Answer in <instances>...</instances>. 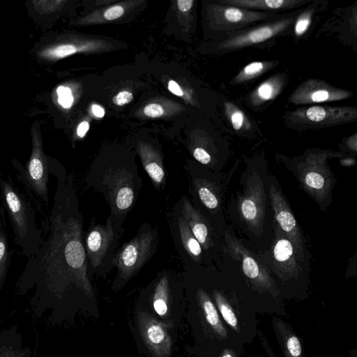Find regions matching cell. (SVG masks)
I'll return each instance as SVG.
<instances>
[{
    "mask_svg": "<svg viewBox=\"0 0 357 357\" xmlns=\"http://www.w3.org/2000/svg\"><path fill=\"white\" fill-rule=\"evenodd\" d=\"M216 20L226 31L239 30L271 17L268 13L221 3L217 8Z\"/></svg>",
    "mask_w": 357,
    "mask_h": 357,
    "instance_id": "ffe728a7",
    "label": "cell"
},
{
    "mask_svg": "<svg viewBox=\"0 0 357 357\" xmlns=\"http://www.w3.org/2000/svg\"><path fill=\"white\" fill-rule=\"evenodd\" d=\"M273 236L268 248L257 255L269 268L284 300L307 297L308 258L273 222Z\"/></svg>",
    "mask_w": 357,
    "mask_h": 357,
    "instance_id": "8992f818",
    "label": "cell"
},
{
    "mask_svg": "<svg viewBox=\"0 0 357 357\" xmlns=\"http://www.w3.org/2000/svg\"><path fill=\"white\" fill-rule=\"evenodd\" d=\"M271 321L275 336L284 356L306 357L303 341L297 335L292 326L278 315H273Z\"/></svg>",
    "mask_w": 357,
    "mask_h": 357,
    "instance_id": "44dd1931",
    "label": "cell"
},
{
    "mask_svg": "<svg viewBox=\"0 0 357 357\" xmlns=\"http://www.w3.org/2000/svg\"><path fill=\"white\" fill-rule=\"evenodd\" d=\"M0 357H36V351L24 344L23 335L17 325L0 332Z\"/></svg>",
    "mask_w": 357,
    "mask_h": 357,
    "instance_id": "603a6c76",
    "label": "cell"
},
{
    "mask_svg": "<svg viewBox=\"0 0 357 357\" xmlns=\"http://www.w3.org/2000/svg\"><path fill=\"white\" fill-rule=\"evenodd\" d=\"M193 2V0H178V8L182 12H187L192 8Z\"/></svg>",
    "mask_w": 357,
    "mask_h": 357,
    "instance_id": "d590c367",
    "label": "cell"
},
{
    "mask_svg": "<svg viewBox=\"0 0 357 357\" xmlns=\"http://www.w3.org/2000/svg\"><path fill=\"white\" fill-rule=\"evenodd\" d=\"M357 108L353 106L313 105L299 107L286 116L291 128L301 129L322 128L354 122Z\"/></svg>",
    "mask_w": 357,
    "mask_h": 357,
    "instance_id": "4fadbf2b",
    "label": "cell"
},
{
    "mask_svg": "<svg viewBox=\"0 0 357 357\" xmlns=\"http://www.w3.org/2000/svg\"><path fill=\"white\" fill-rule=\"evenodd\" d=\"M227 253L238 263L244 278L234 280L257 313L288 317L284 299L269 268L227 227L222 233Z\"/></svg>",
    "mask_w": 357,
    "mask_h": 357,
    "instance_id": "7a4b0ae2",
    "label": "cell"
},
{
    "mask_svg": "<svg viewBox=\"0 0 357 357\" xmlns=\"http://www.w3.org/2000/svg\"><path fill=\"white\" fill-rule=\"evenodd\" d=\"M257 336L259 340L268 357H278L274 351L270 346L269 342L267 340L266 337L262 333V332L259 329L257 333Z\"/></svg>",
    "mask_w": 357,
    "mask_h": 357,
    "instance_id": "836d02e7",
    "label": "cell"
},
{
    "mask_svg": "<svg viewBox=\"0 0 357 357\" xmlns=\"http://www.w3.org/2000/svg\"><path fill=\"white\" fill-rule=\"evenodd\" d=\"M174 205L206 256L212 261L218 248L219 234L201 212L195 208L187 196L182 195Z\"/></svg>",
    "mask_w": 357,
    "mask_h": 357,
    "instance_id": "2e32d148",
    "label": "cell"
},
{
    "mask_svg": "<svg viewBox=\"0 0 357 357\" xmlns=\"http://www.w3.org/2000/svg\"><path fill=\"white\" fill-rule=\"evenodd\" d=\"M92 112L98 118H102L105 115L104 109L98 105H93L92 106Z\"/></svg>",
    "mask_w": 357,
    "mask_h": 357,
    "instance_id": "ab89813d",
    "label": "cell"
},
{
    "mask_svg": "<svg viewBox=\"0 0 357 357\" xmlns=\"http://www.w3.org/2000/svg\"><path fill=\"white\" fill-rule=\"evenodd\" d=\"M314 10V8H308L295 19L294 31L296 36H303L308 30L312 22Z\"/></svg>",
    "mask_w": 357,
    "mask_h": 357,
    "instance_id": "83f0119b",
    "label": "cell"
},
{
    "mask_svg": "<svg viewBox=\"0 0 357 357\" xmlns=\"http://www.w3.org/2000/svg\"><path fill=\"white\" fill-rule=\"evenodd\" d=\"M225 324L240 345L257 336V312L234 280L220 277L211 266H196Z\"/></svg>",
    "mask_w": 357,
    "mask_h": 357,
    "instance_id": "5b68a950",
    "label": "cell"
},
{
    "mask_svg": "<svg viewBox=\"0 0 357 357\" xmlns=\"http://www.w3.org/2000/svg\"><path fill=\"white\" fill-rule=\"evenodd\" d=\"M287 77L278 73L259 84L247 97L250 107H261L275 100L287 84Z\"/></svg>",
    "mask_w": 357,
    "mask_h": 357,
    "instance_id": "7402d4cb",
    "label": "cell"
},
{
    "mask_svg": "<svg viewBox=\"0 0 357 357\" xmlns=\"http://www.w3.org/2000/svg\"><path fill=\"white\" fill-rule=\"evenodd\" d=\"M77 47L71 44L61 45L50 49L46 50L43 52V55L50 59H59L73 54L77 52Z\"/></svg>",
    "mask_w": 357,
    "mask_h": 357,
    "instance_id": "f1b7e54d",
    "label": "cell"
},
{
    "mask_svg": "<svg viewBox=\"0 0 357 357\" xmlns=\"http://www.w3.org/2000/svg\"><path fill=\"white\" fill-rule=\"evenodd\" d=\"M5 214H6V211H5V209H4L3 203H2L1 195H0V217Z\"/></svg>",
    "mask_w": 357,
    "mask_h": 357,
    "instance_id": "60d3db41",
    "label": "cell"
},
{
    "mask_svg": "<svg viewBox=\"0 0 357 357\" xmlns=\"http://www.w3.org/2000/svg\"><path fill=\"white\" fill-rule=\"evenodd\" d=\"M168 222L174 244L183 266H211V261L175 205L169 214Z\"/></svg>",
    "mask_w": 357,
    "mask_h": 357,
    "instance_id": "9a60e30c",
    "label": "cell"
},
{
    "mask_svg": "<svg viewBox=\"0 0 357 357\" xmlns=\"http://www.w3.org/2000/svg\"><path fill=\"white\" fill-rule=\"evenodd\" d=\"M185 169L192 204L221 235L227 227L225 199L233 171L227 174L214 172L197 161L188 162Z\"/></svg>",
    "mask_w": 357,
    "mask_h": 357,
    "instance_id": "52a82bcc",
    "label": "cell"
},
{
    "mask_svg": "<svg viewBox=\"0 0 357 357\" xmlns=\"http://www.w3.org/2000/svg\"><path fill=\"white\" fill-rule=\"evenodd\" d=\"M133 98L132 94L128 91H124L119 93L113 98V102L116 105H123L130 102Z\"/></svg>",
    "mask_w": 357,
    "mask_h": 357,
    "instance_id": "1f68e13d",
    "label": "cell"
},
{
    "mask_svg": "<svg viewBox=\"0 0 357 357\" xmlns=\"http://www.w3.org/2000/svg\"><path fill=\"white\" fill-rule=\"evenodd\" d=\"M269 172L264 164L248 163L239 188L228 203V214L250 241L261 239L268 225Z\"/></svg>",
    "mask_w": 357,
    "mask_h": 357,
    "instance_id": "277c9868",
    "label": "cell"
},
{
    "mask_svg": "<svg viewBox=\"0 0 357 357\" xmlns=\"http://www.w3.org/2000/svg\"><path fill=\"white\" fill-rule=\"evenodd\" d=\"M276 61H253L245 66L232 79L233 85L241 84L254 79L274 68Z\"/></svg>",
    "mask_w": 357,
    "mask_h": 357,
    "instance_id": "d4e9b609",
    "label": "cell"
},
{
    "mask_svg": "<svg viewBox=\"0 0 357 357\" xmlns=\"http://www.w3.org/2000/svg\"><path fill=\"white\" fill-rule=\"evenodd\" d=\"M89 128V124L87 121L80 123L77 129V135L79 137H83Z\"/></svg>",
    "mask_w": 357,
    "mask_h": 357,
    "instance_id": "74e56055",
    "label": "cell"
},
{
    "mask_svg": "<svg viewBox=\"0 0 357 357\" xmlns=\"http://www.w3.org/2000/svg\"><path fill=\"white\" fill-rule=\"evenodd\" d=\"M168 89L174 95L182 96L183 93L179 85L174 80H170L168 83Z\"/></svg>",
    "mask_w": 357,
    "mask_h": 357,
    "instance_id": "e575fe53",
    "label": "cell"
},
{
    "mask_svg": "<svg viewBox=\"0 0 357 357\" xmlns=\"http://www.w3.org/2000/svg\"><path fill=\"white\" fill-rule=\"evenodd\" d=\"M349 357H357L356 349L350 351V355Z\"/></svg>",
    "mask_w": 357,
    "mask_h": 357,
    "instance_id": "b9f144b4",
    "label": "cell"
},
{
    "mask_svg": "<svg viewBox=\"0 0 357 357\" xmlns=\"http://www.w3.org/2000/svg\"><path fill=\"white\" fill-rule=\"evenodd\" d=\"M56 179L47 237L39 250L28 258L15 284V291H32L30 305L36 319L52 322L59 310L73 296H93L84 244V219L79 209L73 173L60 167H50Z\"/></svg>",
    "mask_w": 357,
    "mask_h": 357,
    "instance_id": "6da1fadb",
    "label": "cell"
},
{
    "mask_svg": "<svg viewBox=\"0 0 357 357\" xmlns=\"http://www.w3.org/2000/svg\"><path fill=\"white\" fill-rule=\"evenodd\" d=\"M353 93L335 87L324 80L308 79L301 83L290 94L288 102L294 105H305L347 99Z\"/></svg>",
    "mask_w": 357,
    "mask_h": 357,
    "instance_id": "ac0fdd59",
    "label": "cell"
},
{
    "mask_svg": "<svg viewBox=\"0 0 357 357\" xmlns=\"http://www.w3.org/2000/svg\"><path fill=\"white\" fill-rule=\"evenodd\" d=\"M160 233L156 226L145 222L137 234L124 243L116 252L114 267L116 275L114 288H121L135 276L158 250Z\"/></svg>",
    "mask_w": 357,
    "mask_h": 357,
    "instance_id": "8fae6325",
    "label": "cell"
},
{
    "mask_svg": "<svg viewBox=\"0 0 357 357\" xmlns=\"http://www.w3.org/2000/svg\"><path fill=\"white\" fill-rule=\"evenodd\" d=\"M241 355L238 354L235 350H234L231 348H225L215 357H241Z\"/></svg>",
    "mask_w": 357,
    "mask_h": 357,
    "instance_id": "8d00e7d4",
    "label": "cell"
},
{
    "mask_svg": "<svg viewBox=\"0 0 357 357\" xmlns=\"http://www.w3.org/2000/svg\"><path fill=\"white\" fill-rule=\"evenodd\" d=\"M221 3L257 11H278L306 4L307 0H222Z\"/></svg>",
    "mask_w": 357,
    "mask_h": 357,
    "instance_id": "cb8c5ba5",
    "label": "cell"
},
{
    "mask_svg": "<svg viewBox=\"0 0 357 357\" xmlns=\"http://www.w3.org/2000/svg\"><path fill=\"white\" fill-rule=\"evenodd\" d=\"M140 335L153 357H169L172 339L165 324L144 311L137 313Z\"/></svg>",
    "mask_w": 357,
    "mask_h": 357,
    "instance_id": "d6986e66",
    "label": "cell"
},
{
    "mask_svg": "<svg viewBox=\"0 0 357 357\" xmlns=\"http://www.w3.org/2000/svg\"><path fill=\"white\" fill-rule=\"evenodd\" d=\"M58 102L63 108L68 109L73 102V96L71 90L68 87L60 86L56 89Z\"/></svg>",
    "mask_w": 357,
    "mask_h": 357,
    "instance_id": "f546056e",
    "label": "cell"
},
{
    "mask_svg": "<svg viewBox=\"0 0 357 357\" xmlns=\"http://www.w3.org/2000/svg\"><path fill=\"white\" fill-rule=\"evenodd\" d=\"M131 159L98 160L85 176L87 186L102 195L109 208V215L121 225L143 185L137 166Z\"/></svg>",
    "mask_w": 357,
    "mask_h": 357,
    "instance_id": "3957f363",
    "label": "cell"
},
{
    "mask_svg": "<svg viewBox=\"0 0 357 357\" xmlns=\"http://www.w3.org/2000/svg\"><path fill=\"white\" fill-rule=\"evenodd\" d=\"M123 233V225L109 215L104 224L91 222L84 237L89 275L105 276L114 268V259Z\"/></svg>",
    "mask_w": 357,
    "mask_h": 357,
    "instance_id": "7c38bea8",
    "label": "cell"
},
{
    "mask_svg": "<svg viewBox=\"0 0 357 357\" xmlns=\"http://www.w3.org/2000/svg\"><path fill=\"white\" fill-rule=\"evenodd\" d=\"M0 195L11 224L15 243L22 254L29 258L39 250L43 241L36 224L34 208L9 177L0 178Z\"/></svg>",
    "mask_w": 357,
    "mask_h": 357,
    "instance_id": "ba28073f",
    "label": "cell"
},
{
    "mask_svg": "<svg viewBox=\"0 0 357 357\" xmlns=\"http://www.w3.org/2000/svg\"><path fill=\"white\" fill-rule=\"evenodd\" d=\"M295 19L290 16L236 32L227 38L220 45V48L234 51L261 43L284 33L294 24Z\"/></svg>",
    "mask_w": 357,
    "mask_h": 357,
    "instance_id": "e0dca14e",
    "label": "cell"
},
{
    "mask_svg": "<svg viewBox=\"0 0 357 357\" xmlns=\"http://www.w3.org/2000/svg\"><path fill=\"white\" fill-rule=\"evenodd\" d=\"M5 216L6 214L0 217V291L4 285L11 261Z\"/></svg>",
    "mask_w": 357,
    "mask_h": 357,
    "instance_id": "484cf974",
    "label": "cell"
},
{
    "mask_svg": "<svg viewBox=\"0 0 357 357\" xmlns=\"http://www.w3.org/2000/svg\"><path fill=\"white\" fill-rule=\"evenodd\" d=\"M356 134L353 135L347 139V144L349 149L356 153Z\"/></svg>",
    "mask_w": 357,
    "mask_h": 357,
    "instance_id": "f35d334b",
    "label": "cell"
},
{
    "mask_svg": "<svg viewBox=\"0 0 357 357\" xmlns=\"http://www.w3.org/2000/svg\"><path fill=\"white\" fill-rule=\"evenodd\" d=\"M225 113L234 130L240 133L250 132L252 123L245 112L231 102L224 104Z\"/></svg>",
    "mask_w": 357,
    "mask_h": 357,
    "instance_id": "4316f807",
    "label": "cell"
},
{
    "mask_svg": "<svg viewBox=\"0 0 357 357\" xmlns=\"http://www.w3.org/2000/svg\"><path fill=\"white\" fill-rule=\"evenodd\" d=\"M338 155L340 154L327 151H311L284 163L301 188L322 211H326L333 202L332 193L336 184L327 159Z\"/></svg>",
    "mask_w": 357,
    "mask_h": 357,
    "instance_id": "9c48e42d",
    "label": "cell"
},
{
    "mask_svg": "<svg viewBox=\"0 0 357 357\" xmlns=\"http://www.w3.org/2000/svg\"><path fill=\"white\" fill-rule=\"evenodd\" d=\"M183 266L184 273L195 282L193 296L200 312L202 326L209 343L211 357L217 356L225 348H231L242 355L244 347L236 342L220 317L197 267Z\"/></svg>",
    "mask_w": 357,
    "mask_h": 357,
    "instance_id": "30bf717a",
    "label": "cell"
},
{
    "mask_svg": "<svg viewBox=\"0 0 357 357\" xmlns=\"http://www.w3.org/2000/svg\"><path fill=\"white\" fill-rule=\"evenodd\" d=\"M144 112L146 116L155 118L162 116L164 110L161 105L152 103L145 107Z\"/></svg>",
    "mask_w": 357,
    "mask_h": 357,
    "instance_id": "4dcf8cb0",
    "label": "cell"
},
{
    "mask_svg": "<svg viewBox=\"0 0 357 357\" xmlns=\"http://www.w3.org/2000/svg\"><path fill=\"white\" fill-rule=\"evenodd\" d=\"M268 196L273 212V222L293 243L298 251L308 257L303 231L295 218L275 175L268 174Z\"/></svg>",
    "mask_w": 357,
    "mask_h": 357,
    "instance_id": "5bb4252c",
    "label": "cell"
},
{
    "mask_svg": "<svg viewBox=\"0 0 357 357\" xmlns=\"http://www.w3.org/2000/svg\"><path fill=\"white\" fill-rule=\"evenodd\" d=\"M123 8L120 6H113L107 10L104 17L107 20H113L120 17L123 14Z\"/></svg>",
    "mask_w": 357,
    "mask_h": 357,
    "instance_id": "d6a6232c",
    "label": "cell"
}]
</instances>
